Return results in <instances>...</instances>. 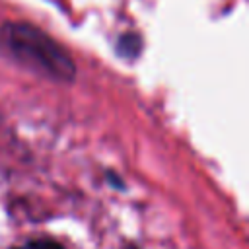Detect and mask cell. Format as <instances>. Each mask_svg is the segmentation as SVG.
Listing matches in <instances>:
<instances>
[{
  "instance_id": "6da1fadb",
  "label": "cell",
  "mask_w": 249,
  "mask_h": 249,
  "mask_svg": "<svg viewBox=\"0 0 249 249\" xmlns=\"http://www.w3.org/2000/svg\"><path fill=\"white\" fill-rule=\"evenodd\" d=\"M0 45L14 60L47 78L68 82L76 74L68 53L35 25L6 23L0 29Z\"/></svg>"
},
{
  "instance_id": "7a4b0ae2",
  "label": "cell",
  "mask_w": 249,
  "mask_h": 249,
  "mask_svg": "<svg viewBox=\"0 0 249 249\" xmlns=\"http://www.w3.org/2000/svg\"><path fill=\"white\" fill-rule=\"evenodd\" d=\"M138 47H140V41L136 35H124L119 43V51L124 56H134L138 53Z\"/></svg>"
},
{
  "instance_id": "3957f363",
  "label": "cell",
  "mask_w": 249,
  "mask_h": 249,
  "mask_svg": "<svg viewBox=\"0 0 249 249\" xmlns=\"http://www.w3.org/2000/svg\"><path fill=\"white\" fill-rule=\"evenodd\" d=\"M16 249H62L58 243L54 241H47V239H37V241H29L21 247H16Z\"/></svg>"
},
{
  "instance_id": "277c9868",
  "label": "cell",
  "mask_w": 249,
  "mask_h": 249,
  "mask_svg": "<svg viewBox=\"0 0 249 249\" xmlns=\"http://www.w3.org/2000/svg\"><path fill=\"white\" fill-rule=\"evenodd\" d=\"M123 249H136L134 245H126V247H123Z\"/></svg>"
}]
</instances>
